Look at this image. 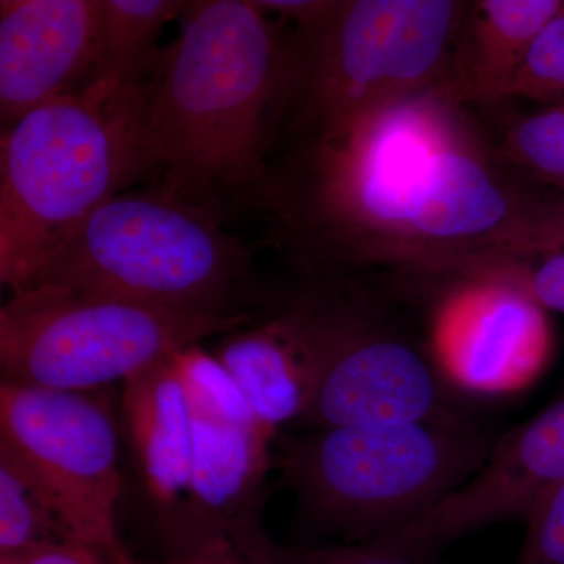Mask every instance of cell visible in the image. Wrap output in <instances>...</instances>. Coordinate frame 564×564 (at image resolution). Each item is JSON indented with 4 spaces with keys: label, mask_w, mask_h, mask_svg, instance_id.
<instances>
[{
    "label": "cell",
    "mask_w": 564,
    "mask_h": 564,
    "mask_svg": "<svg viewBox=\"0 0 564 564\" xmlns=\"http://www.w3.org/2000/svg\"><path fill=\"white\" fill-rule=\"evenodd\" d=\"M547 198L441 85L336 139L292 140L250 207L302 274L381 265L456 281L532 254Z\"/></svg>",
    "instance_id": "cell-1"
},
{
    "label": "cell",
    "mask_w": 564,
    "mask_h": 564,
    "mask_svg": "<svg viewBox=\"0 0 564 564\" xmlns=\"http://www.w3.org/2000/svg\"><path fill=\"white\" fill-rule=\"evenodd\" d=\"M284 39L254 0H195L143 88L161 184L225 218L251 206L281 135Z\"/></svg>",
    "instance_id": "cell-2"
},
{
    "label": "cell",
    "mask_w": 564,
    "mask_h": 564,
    "mask_svg": "<svg viewBox=\"0 0 564 564\" xmlns=\"http://www.w3.org/2000/svg\"><path fill=\"white\" fill-rule=\"evenodd\" d=\"M143 88H84L3 131L0 281L11 293L31 284L88 215L152 172Z\"/></svg>",
    "instance_id": "cell-3"
},
{
    "label": "cell",
    "mask_w": 564,
    "mask_h": 564,
    "mask_svg": "<svg viewBox=\"0 0 564 564\" xmlns=\"http://www.w3.org/2000/svg\"><path fill=\"white\" fill-rule=\"evenodd\" d=\"M44 284L221 317L256 314L251 306L274 299L258 282L252 248L162 184L88 215L25 289Z\"/></svg>",
    "instance_id": "cell-4"
},
{
    "label": "cell",
    "mask_w": 564,
    "mask_h": 564,
    "mask_svg": "<svg viewBox=\"0 0 564 564\" xmlns=\"http://www.w3.org/2000/svg\"><path fill=\"white\" fill-rule=\"evenodd\" d=\"M469 2L332 0L284 39L281 135L336 139L447 84Z\"/></svg>",
    "instance_id": "cell-5"
},
{
    "label": "cell",
    "mask_w": 564,
    "mask_h": 564,
    "mask_svg": "<svg viewBox=\"0 0 564 564\" xmlns=\"http://www.w3.org/2000/svg\"><path fill=\"white\" fill-rule=\"evenodd\" d=\"M270 313L302 352L311 375L304 429L423 421H473L467 392L451 380L432 345L386 317L355 273L302 274Z\"/></svg>",
    "instance_id": "cell-6"
},
{
    "label": "cell",
    "mask_w": 564,
    "mask_h": 564,
    "mask_svg": "<svg viewBox=\"0 0 564 564\" xmlns=\"http://www.w3.org/2000/svg\"><path fill=\"white\" fill-rule=\"evenodd\" d=\"M494 444L473 421L333 426L282 441L278 464L307 519L361 544L429 513Z\"/></svg>",
    "instance_id": "cell-7"
},
{
    "label": "cell",
    "mask_w": 564,
    "mask_h": 564,
    "mask_svg": "<svg viewBox=\"0 0 564 564\" xmlns=\"http://www.w3.org/2000/svg\"><path fill=\"white\" fill-rule=\"evenodd\" d=\"M256 321L258 314L182 313L65 285H35L11 293L0 310V372L3 383L99 391Z\"/></svg>",
    "instance_id": "cell-8"
},
{
    "label": "cell",
    "mask_w": 564,
    "mask_h": 564,
    "mask_svg": "<svg viewBox=\"0 0 564 564\" xmlns=\"http://www.w3.org/2000/svg\"><path fill=\"white\" fill-rule=\"evenodd\" d=\"M99 391L0 384V447L25 467L77 544L133 564L117 525L120 433Z\"/></svg>",
    "instance_id": "cell-9"
},
{
    "label": "cell",
    "mask_w": 564,
    "mask_h": 564,
    "mask_svg": "<svg viewBox=\"0 0 564 564\" xmlns=\"http://www.w3.org/2000/svg\"><path fill=\"white\" fill-rule=\"evenodd\" d=\"M188 423L193 513L169 534L170 558L207 538L261 522L263 480L273 434L248 410L215 356L199 345L177 352Z\"/></svg>",
    "instance_id": "cell-10"
},
{
    "label": "cell",
    "mask_w": 564,
    "mask_h": 564,
    "mask_svg": "<svg viewBox=\"0 0 564 564\" xmlns=\"http://www.w3.org/2000/svg\"><path fill=\"white\" fill-rule=\"evenodd\" d=\"M564 480V397L496 441L484 466L429 513L361 543L399 558L432 562L456 541L527 519Z\"/></svg>",
    "instance_id": "cell-11"
},
{
    "label": "cell",
    "mask_w": 564,
    "mask_h": 564,
    "mask_svg": "<svg viewBox=\"0 0 564 564\" xmlns=\"http://www.w3.org/2000/svg\"><path fill=\"white\" fill-rule=\"evenodd\" d=\"M434 315L432 347L463 391L519 389L543 372L552 350L545 311L507 285L455 281Z\"/></svg>",
    "instance_id": "cell-12"
},
{
    "label": "cell",
    "mask_w": 564,
    "mask_h": 564,
    "mask_svg": "<svg viewBox=\"0 0 564 564\" xmlns=\"http://www.w3.org/2000/svg\"><path fill=\"white\" fill-rule=\"evenodd\" d=\"M102 0L0 2L3 131L62 96L84 90L98 50Z\"/></svg>",
    "instance_id": "cell-13"
},
{
    "label": "cell",
    "mask_w": 564,
    "mask_h": 564,
    "mask_svg": "<svg viewBox=\"0 0 564 564\" xmlns=\"http://www.w3.org/2000/svg\"><path fill=\"white\" fill-rule=\"evenodd\" d=\"M563 11L564 0L467 3L445 87L467 107L507 101L534 41Z\"/></svg>",
    "instance_id": "cell-14"
},
{
    "label": "cell",
    "mask_w": 564,
    "mask_h": 564,
    "mask_svg": "<svg viewBox=\"0 0 564 564\" xmlns=\"http://www.w3.org/2000/svg\"><path fill=\"white\" fill-rule=\"evenodd\" d=\"M121 425L151 496L163 507L187 499L191 423L177 352L122 383Z\"/></svg>",
    "instance_id": "cell-15"
},
{
    "label": "cell",
    "mask_w": 564,
    "mask_h": 564,
    "mask_svg": "<svg viewBox=\"0 0 564 564\" xmlns=\"http://www.w3.org/2000/svg\"><path fill=\"white\" fill-rule=\"evenodd\" d=\"M215 358L265 432L274 436L282 425L302 421L313 391L310 370L273 314L225 336Z\"/></svg>",
    "instance_id": "cell-16"
},
{
    "label": "cell",
    "mask_w": 564,
    "mask_h": 564,
    "mask_svg": "<svg viewBox=\"0 0 564 564\" xmlns=\"http://www.w3.org/2000/svg\"><path fill=\"white\" fill-rule=\"evenodd\" d=\"M187 6L185 0H102L98 50L85 88L115 95L144 85L161 55L159 35Z\"/></svg>",
    "instance_id": "cell-17"
},
{
    "label": "cell",
    "mask_w": 564,
    "mask_h": 564,
    "mask_svg": "<svg viewBox=\"0 0 564 564\" xmlns=\"http://www.w3.org/2000/svg\"><path fill=\"white\" fill-rule=\"evenodd\" d=\"M54 544L77 543L32 475L0 447V555Z\"/></svg>",
    "instance_id": "cell-18"
},
{
    "label": "cell",
    "mask_w": 564,
    "mask_h": 564,
    "mask_svg": "<svg viewBox=\"0 0 564 564\" xmlns=\"http://www.w3.org/2000/svg\"><path fill=\"white\" fill-rule=\"evenodd\" d=\"M494 143L527 184L564 193V101L519 115Z\"/></svg>",
    "instance_id": "cell-19"
},
{
    "label": "cell",
    "mask_w": 564,
    "mask_h": 564,
    "mask_svg": "<svg viewBox=\"0 0 564 564\" xmlns=\"http://www.w3.org/2000/svg\"><path fill=\"white\" fill-rule=\"evenodd\" d=\"M229 541L247 558L258 564H433L383 554L366 544L285 547L274 543L262 524L239 530Z\"/></svg>",
    "instance_id": "cell-20"
},
{
    "label": "cell",
    "mask_w": 564,
    "mask_h": 564,
    "mask_svg": "<svg viewBox=\"0 0 564 564\" xmlns=\"http://www.w3.org/2000/svg\"><path fill=\"white\" fill-rule=\"evenodd\" d=\"M474 281L507 285L541 310L564 314V252L496 259L475 274Z\"/></svg>",
    "instance_id": "cell-21"
},
{
    "label": "cell",
    "mask_w": 564,
    "mask_h": 564,
    "mask_svg": "<svg viewBox=\"0 0 564 564\" xmlns=\"http://www.w3.org/2000/svg\"><path fill=\"white\" fill-rule=\"evenodd\" d=\"M511 98L564 101V11L540 33L511 88Z\"/></svg>",
    "instance_id": "cell-22"
},
{
    "label": "cell",
    "mask_w": 564,
    "mask_h": 564,
    "mask_svg": "<svg viewBox=\"0 0 564 564\" xmlns=\"http://www.w3.org/2000/svg\"><path fill=\"white\" fill-rule=\"evenodd\" d=\"M525 522L514 564H564V480L534 505Z\"/></svg>",
    "instance_id": "cell-23"
},
{
    "label": "cell",
    "mask_w": 564,
    "mask_h": 564,
    "mask_svg": "<svg viewBox=\"0 0 564 564\" xmlns=\"http://www.w3.org/2000/svg\"><path fill=\"white\" fill-rule=\"evenodd\" d=\"M0 564H110L93 549L79 544L41 545L0 555Z\"/></svg>",
    "instance_id": "cell-24"
},
{
    "label": "cell",
    "mask_w": 564,
    "mask_h": 564,
    "mask_svg": "<svg viewBox=\"0 0 564 564\" xmlns=\"http://www.w3.org/2000/svg\"><path fill=\"white\" fill-rule=\"evenodd\" d=\"M166 564H258L247 558L226 536L207 538L188 545Z\"/></svg>",
    "instance_id": "cell-25"
},
{
    "label": "cell",
    "mask_w": 564,
    "mask_h": 564,
    "mask_svg": "<svg viewBox=\"0 0 564 564\" xmlns=\"http://www.w3.org/2000/svg\"><path fill=\"white\" fill-rule=\"evenodd\" d=\"M545 252H564V193H552L538 225L533 256Z\"/></svg>",
    "instance_id": "cell-26"
},
{
    "label": "cell",
    "mask_w": 564,
    "mask_h": 564,
    "mask_svg": "<svg viewBox=\"0 0 564 564\" xmlns=\"http://www.w3.org/2000/svg\"><path fill=\"white\" fill-rule=\"evenodd\" d=\"M133 564H151V563H137V562H135V563H133Z\"/></svg>",
    "instance_id": "cell-27"
}]
</instances>
